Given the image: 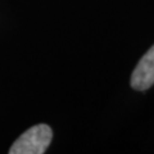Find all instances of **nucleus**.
<instances>
[{
  "label": "nucleus",
  "mask_w": 154,
  "mask_h": 154,
  "mask_svg": "<svg viewBox=\"0 0 154 154\" xmlns=\"http://www.w3.org/2000/svg\"><path fill=\"white\" fill-rule=\"evenodd\" d=\"M53 131L48 125H36L23 132L9 149L11 154H42L49 146Z\"/></svg>",
  "instance_id": "obj_1"
},
{
  "label": "nucleus",
  "mask_w": 154,
  "mask_h": 154,
  "mask_svg": "<svg viewBox=\"0 0 154 154\" xmlns=\"http://www.w3.org/2000/svg\"><path fill=\"white\" fill-rule=\"evenodd\" d=\"M154 85V45L143 55L131 75V88L139 91Z\"/></svg>",
  "instance_id": "obj_2"
}]
</instances>
